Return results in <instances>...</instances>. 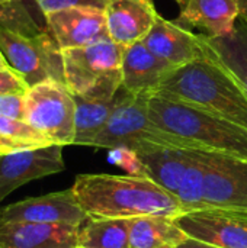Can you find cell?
I'll return each mask as SVG.
<instances>
[{"label":"cell","instance_id":"28","mask_svg":"<svg viewBox=\"0 0 247 248\" xmlns=\"http://www.w3.org/2000/svg\"><path fill=\"white\" fill-rule=\"evenodd\" d=\"M29 84L25 78L16 73L13 68H0V96L10 93H26L29 90Z\"/></svg>","mask_w":247,"mask_h":248},{"label":"cell","instance_id":"21","mask_svg":"<svg viewBox=\"0 0 247 248\" xmlns=\"http://www.w3.org/2000/svg\"><path fill=\"white\" fill-rule=\"evenodd\" d=\"M188 235L170 217H138L130 219L131 248L178 247Z\"/></svg>","mask_w":247,"mask_h":248},{"label":"cell","instance_id":"34","mask_svg":"<svg viewBox=\"0 0 247 248\" xmlns=\"http://www.w3.org/2000/svg\"><path fill=\"white\" fill-rule=\"evenodd\" d=\"M173 1H176V3H178V4H179V6H182V4H183V1H185V0H173Z\"/></svg>","mask_w":247,"mask_h":248},{"label":"cell","instance_id":"30","mask_svg":"<svg viewBox=\"0 0 247 248\" xmlns=\"http://www.w3.org/2000/svg\"><path fill=\"white\" fill-rule=\"evenodd\" d=\"M20 150H28V148L23 147L22 144H19V142L10 140L9 137H6L4 134L0 132V155L10 154V153L20 151Z\"/></svg>","mask_w":247,"mask_h":248},{"label":"cell","instance_id":"3","mask_svg":"<svg viewBox=\"0 0 247 248\" xmlns=\"http://www.w3.org/2000/svg\"><path fill=\"white\" fill-rule=\"evenodd\" d=\"M148 112L160 128L186 140L195 150L247 161V128L156 93L148 97Z\"/></svg>","mask_w":247,"mask_h":248},{"label":"cell","instance_id":"14","mask_svg":"<svg viewBox=\"0 0 247 248\" xmlns=\"http://www.w3.org/2000/svg\"><path fill=\"white\" fill-rule=\"evenodd\" d=\"M105 16L108 36L128 46L146 38L159 13L151 0H106Z\"/></svg>","mask_w":247,"mask_h":248},{"label":"cell","instance_id":"36","mask_svg":"<svg viewBox=\"0 0 247 248\" xmlns=\"http://www.w3.org/2000/svg\"><path fill=\"white\" fill-rule=\"evenodd\" d=\"M74 248H86V247H82V246H76Z\"/></svg>","mask_w":247,"mask_h":248},{"label":"cell","instance_id":"37","mask_svg":"<svg viewBox=\"0 0 247 248\" xmlns=\"http://www.w3.org/2000/svg\"><path fill=\"white\" fill-rule=\"evenodd\" d=\"M162 248H176V247H162Z\"/></svg>","mask_w":247,"mask_h":248},{"label":"cell","instance_id":"15","mask_svg":"<svg viewBox=\"0 0 247 248\" xmlns=\"http://www.w3.org/2000/svg\"><path fill=\"white\" fill-rule=\"evenodd\" d=\"M122 90L131 94H153L176 68L156 57L143 41L124 46Z\"/></svg>","mask_w":247,"mask_h":248},{"label":"cell","instance_id":"13","mask_svg":"<svg viewBox=\"0 0 247 248\" xmlns=\"http://www.w3.org/2000/svg\"><path fill=\"white\" fill-rule=\"evenodd\" d=\"M143 44L159 58L176 70L197 60L205 58L202 35L191 32L182 23L159 15Z\"/></svg>","mask_w":247,"mask_h":248},{"label":"cell","instance_id":"29","mask_svg":"<svg viewBox=\"0 0 247 248\" xmlns=\"http://www.w3.org/2000/svg\"><path fill=\"white\" fill-rule=\"evenodd\" d=\"M38 9L47 15L51 12L68 9V7H76V6H96L105 9L106 0H32Z\"/></svg>","mask_w":247,"mask_h":248},{"label":"cell","instance_id":"12","mask_svg":"<svg viewBox=\"0 0 247 248\" xmlns=\"http://www.w3.org/2000/svg\"><path fill=\"white\" fill-rule=\"evenodd\" d=\"M49 32L61 49L79 48L108 36L105 9L76 6L45 15Z\"/></svg>","mask_w":247,"mask_h":248},{"label":"cell","instance_id":"9","mask_svg":"<svg viewBox=\"0 0 247 248\" xmlns=\"http://www.w3.org/2000/svg\"><path fill=\"white\" fill-rule=\"evenodd\" d=\"M87 219L71 189L28 198L0 209L3 224H60L80 227Z\"/></svg>","mask_w":247,"mask_h":248},{"label":"cell","instance_id":"25","mask_svg":"<svg viewBox=\"0 0 247 248\" xmlns=\"http://www.w3.org/2000/svg\"><path fill=\"white\" fill-rule=\"evenodd\" d=\"M0 132L26 148H39L52 145L42 134L32 128L26 121H17L0 115Z\"/></svg>","mask_w":247,"mask_h":248},{"label":"cell","instance_id":"23","mask_svg":"<svg viewBox=\"0 0 247 248\" xmlns=\"http://www.w3.org/2000/svg\"><path fill=\"white\" fill-rule=\"evenodd\" d=\"M205 195V158L204 151L191 150V161L176 193L183 214L204 209Z\"/></svg>","mask_w":247,"mask_h":248},{"label":"cell","instance_id":"27","mask_svg":"<svg viewBox=\"0 0 247 248\" xmlns=\"http://www.w3.org/2000/svg\"><path fill=\"white\" fill-rule=\"evenodd\" d=\"M25 94L10 93V94L0 96V115L17 121H25V115H26Z\"/></svg>","mask_w":247,"mask_h":248},{"label":"cell","instance_id":"2","mask_svg":"<svg viewBox=\"0 0 247 248\" xmlns=\"http://www.w3.org/2000/svg\"><path fill=\"white\" fill-rule=\"evenodd\" d=\"M156 94L247 128V93L221 65L207 57L175 70Z\"/></svg>","mask_w":247,"mask_h":248},{"label":"cell","instance_id":"24","mask_svg":"<svg viewBox=\"0 0 247 248\" xmlns=\"http://www.w3.org/2000/svg\"><path fill=\"white\" fill-rule=\"evenodd\" d=\"M0 28L25 36H32L48 31V25L38 23L20 0H10L0 4Z\"/></svg>","mask_w":247,"mask_h":248},{"label":"cell","instance_id":"19","mask_svg":"<svg viewBox=\"0 0 247 248\" xmlns=\"http://www.w3.org/2000/svg\"><path fill=\"white\" fill-rule=\"evenodd\" d=\"M135 153L143 163L146 177L176 196L191 161V150L148 147Z\"/></svg>","mask_w":247,"mask_h":248},{"label":"cell","instance_id":"7","mask_svg":"<svg viewBox=\"0 0 247 248\" xmlns=\"http://www.w3.org/2000/svg\"><path fill=\"white\" fill-rule=\"evenodd\" d=\"M0 49L9 65L29 86L47 80L64 83L61 48L49 29L38 35L25 36L0 28Z\"/></svg>","mask_w":247,"mask_h":248},{"label":"cell","instance_id":"17","mask_svg":"<svg viewBox=\"0 0 247 248\" xmlns=\"http://www.w3.org/2000/svg\"><path fill=\"white\" fill-rule=\"evenodd\" d=\"M240 19L239 0H185L179 20L201 28L207 36L230 33Z\"/></svg>","mask_w":247,"mask_h":248},{"label":"cell","instance_id":"26","mask_svg":"<svg viewBox=\"0 0 247 248\" xmlns=\"http://www.w3.org/2000/svg\"><path fill=\"white\" fill-rule=\"evenodd\" d=\"M111 151V160L121 166L122 169L128 170L132 176H144L146 177V171L143 167V163L140 161L138 155L135 151L125 148V147H118V148H112Z\"/></svg>","mask_w":247,"mask_h":248},{"label":"cell","instance_id":"8","mask_svg":"<svg viewBox=\"0 0 247 248\" xmlns=\"http://www.w3.org/2000/svg\"><path fill=\"white\" fill-rule=\"evenodd\" d=\"M205 195L202 211L247 215V161L204 151Z\"/></svg>","mask_w":247,"mask_h":248},{"label":"cell","instance_id":"4","mask_svg":"<svg viewBox=\"0 0 247 248\" xmlns=\"http://www.w3.org/2000/svg\"><path fill=\"white\" fill-rule=\"evenodd\" d=\"M150 96L131 94L121 89L119 103L103 129L95 138L92 147L106 150L125 147L132 151H140L148 147L195 150L191 142L165 131L150 118Z\"/></svg>","mask_w":247,"mask_h":248},{"label":"cell","instance_id":"5","mask_svg":"<svg viewBox=\"0 0 247 248\" xmlns=\"http://www.w3.org/2000/svg\"><path fill=\"white\" fill-rule=\"evenodd\" d=\"M124 46L109 36L79 48L61 49L64 83L73 94L115 97L122 89Z\"/></svg>","mask_w":247,"mask_h":248},{"label":"cell","instance_id":"10","mask_svg":"<svg viewBox=\"0 0 247 248\" xmlns=\"http://www.w3.org/2000/svg\"><path fill=\"white\" fill-rule=\"evenodd\" d=\"M64 169L63 145L58 144L0 155V202L17 187Z\"/></svg>","mask_w":247,"mask_h":248},{"label":"cell","instance_id":"20","mask_svg":"<svg viewBox=\"0 0 247 248\" xmlns=\"http://www.w3.org/2000/svg\"><path fill=\"white\" fill-rule=\"evenodd\" d=\"M76 102V135L73 145L92 147L95 138L103 129L121 99V90L115 97H89L73 94Z\"/></svg>","mask_w":247,"mask_h":248},{"label":"cell","instance_id":"22","mask_svg":"<svg viewBox=\"0 0 247 248\" xmlns=\"http://www.w3.org/2000/svg\"><path fill=\"white\" fill-rule=\"evenodd\" d=\"M77 246L86 248H131L130 219L87 217L79 228Z\"/></svg>","mask_w":247,"mask_h":248},{"label":"cell","instance_id":"33","mask_svg":"<svg viewBox=\"0 0 247 248\" xmlns=\"http://www.w3.org/2000/svg\"><path fill=\"white\" fill-rule=\"evenodd\" d=\"M9 67H10V65H9V62H7V60L4 58L1 49H0V68H9ZM10 68H12V67H10Z\"/></svg>","mask_w":247,"mask_h":248},{"label":"cell","instance_id":"16","mask_svg":"<svg viewBox=\"0 0 247 248\" xmlns=\"http://www.w3.org/2000/svg\"><path fill=\"white\" fill-rule=\"evenodd\" d=\"M79 228L60 224H3L0 248H74Z\"/></svg>","mask_w":247,"mask_h":248},{"label":"cell","instance_id":"1","mask_svg":"<svg viewBox=\"0 0 247 248\" xmlns=\"http://www.w3.org/2000/svg\"><path fill=\"white\" fill-rule=\"evenodd\" d=\"M71 190L90 218H176L183 214L176 196L144 176L79 174Z\"/></svg>","mask_w":247,"mask_h":248},{"label":"cell","instance_id":"6","mask_svg":"<svg viewBox=\"0 0 247 248\" xmlns=\"http://www.w3.org/2000/svg\"><path fill=\"white\" fill-rule=\"evenodd\" d=\"M25 121L51 144L73 145L76 135V102L70 89L57 80L29 87L25 94Z\"/></svg>","mask_w":247,"mask_h":248},{"label":"cell","instance_id":"11","mask_svg":"<svg viewBox=\"0 0 247 248\" xmlns=\"http://www.w3.org/2000/svg\"><path fill=\"white\" fill-rule=\"evenodd\" d=\"M191 238L220 248H247V215L224 211H197L175 218Z\"/></svg>","mask_w":247,"mask_h":248},{"label":"cell","instance_id":"32","mask_svg":"<svg viewBox=\"0 0 247 248\" xmlns=\"http://www.w3.org/2000/svg\"><path fill=\"white\" fill-rule=\"evenodd\" d=\"M240 4V19L247 23V0H239Z\"/></svg>","mask_w":247,"mask_h":248},{"label":"cell","instance_id":"35","mask_svg":"<svg viewBox=\"0 0 247 248\" xmlns=\"http://www.w3.org/2000/svg\"><path fill=\"white\" fill-rule=\"evenodd\" d=\"M7 1H10V0H0V4H3V3H7Z\"/></svg>","mask_w":247,"mask_h":248},{"label":"cell","instance_id":"18","mask_svg":"<svg viewBox=\"0 0 247 248\" xmlns=\"http://www.w3.org/2000/svg\"><path fill=\"white\" fill-rule=\"evenodd\" d=\"M205 57L221 65L247 93V23L223 36L202 35Z\"/></svg>","mask_w":247,"mask_h":248},{"label":"cell","instance_id":"31","mask_svg":"<svg viewBox=\"0 0 247 248\" xmlns=\"http://www.w3.org/2000/svg\"><path fill=\"white\" fill-rule=\"evenodd\" d=\"M176 248H220L217 246H211V244H207V243H202V241H198V240H194L191 237H188L183 243H181Z\"/></svg>","mask_w":247,"mask_h":248}]
</instances>
